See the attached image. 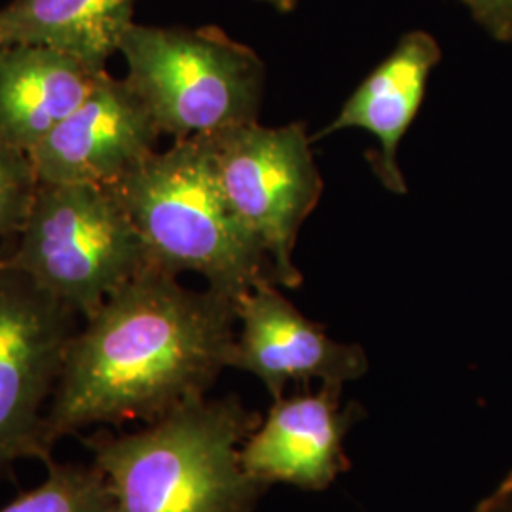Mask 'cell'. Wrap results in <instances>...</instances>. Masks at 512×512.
<instances>
[{"label": "cell", "mask_w": 512, "mask_h": 512, "mask_svg": "<svg viewBox=\"0 0 512 512\" xmlns=\"http://www.w3.org/2000/svg\"><path fill=\"white\" fill-rule=\"evenodd\" d=\"M37 169L29 152L0 137V258L19 238L37 200Z\"/></svg>", "instance_id": "obj_15"}, {"label": "cell", "mask_w": 512, "mask_h": 512, "mask_svg": "<svg viewBox=\"0 0 512 512\" xmlns=\"http://www.w3.org/2000/svg\"><path fill=\"white\" fill-rule=\"evenodd\" d=\"M133 12L135 0H10L0 8V46H44L107 71Z\"/></svg>", "instance_id": "obj_13"}, {"label": "cell", "mask_w": 512, "mask_h": 512, "mask_svg": "<svg viewBox=\"0 0 512 512\" xmlns=\"http://www.w3.org/2000/svg\"><path fill=\"white\" fill-rule=\"evenodd\" d=\"M82 319L148 268L147 251L116 186L40 184L19 238L0 258Z\"/></svg>", "instance_id": "obj_5"}, {"label": "cell", "mask_w": 512, "mask_h": 512, "mask_svg": "<svg viewBox=\"0 0 512 512\" xmlns=\"http://www.w3.org/2000/svg\"><path fill=\"white\" fill-rule=\"evenodd\" d=\"M442 59L439 42L425 31L406 33L395 50L366 76L351 93L338 116L311 137L332 135L344 129H363L378 139V152H368L380 183L393 194H406L399 167V147L418 116L429 76Z\"/></svg>", "instance_id": "obj_11"}, {"label": "cell", "mask_w": 512, "mask_h": 512, "mask_svg": "<svg viewBox=\"0 0 512 512\" xmlns=\"http://www.w3.org/2000/svg\"><path fill=\"white\" fill-rule=\"evenodd\" d=\"M118 54L126 59L129 86L173 141L215 137L258 122L264 61L219 27L133 23Z\"/></svg>", "instance_id": "obj_4"}, {"label": "cell", "mask_w": 512, "mask_h": 512, "mask_svg": "<svg viewBox=\"0 0 512 512\" xmlns=\"http://www.w3.org/2000/svg\"><path fill=\"white\" fill-rule=\"evenodd\" d=\"M162 137L128 80L105 74L84 103L31 150L40 184L116 186Z\"/></svg>", "instance_id": "obj_8"}, {"label": "cell", "mask_w": 512, "mask_h": 512, "mask_svg": "<svg viewBox=\"0 0 512 512\" xmlns=\"http://www.w3.org/2000/svg\"><path fill=\"white\" fill-rule=\"evenodd\" d=\"M473 512H512V469L490 494L476 503Z\"/></svg>", "instance_id": "obj_17"}, {"label": "cell", "mask_w": 512, "mask_h": 512, "mask_svg": "<svg viewBox=\"0 0 512 512\" xmlns=\"http://www.w3.org/2000/svg\"><path fill=\"white\" fill-rule=\"evenodd\" d=\"M236 313L232 368L256 376L274 401L285 395L289 384L344 387L368 370L365 349L332 340L323 325L308 319L272 281L243 294Z\"/></svg>", "instance_id": "obj_9"}, {"label": "cell", "mask_w": 512, "mask_h": 512, "mask_svg": "<svg viewBox=\"0 0 512 512\" xmlns=\"http://www.w3.org/2000/svg\"><path fill=\"white\" fill-rule=\"evenodd\" d=\"M340 385L302 387L279 397L241 446L243 469L264 486L289 484L323 492L349 471L344 440L365 416L361 404L342 408Z\"/></svg>", "instance_id": "obj_10"}, {"label": "cell", "mask_w": 512, "mask_h": 512, "mask_svg": "<svg viewBox=\"0 0 512 512\" xmlns=\"http://www.w3.org/2000/svg\"><path fill=\"white\" fill-rule=\"evenodd\" d=\"M238 397L194 399L135 433L84 444L105 473L114 512H253L268 492L241 465L260 423Z\"/></svg>", "instance_id": "obj_2"}, {"label": "cell", "mask_w": 512, "mask_h": 512, "mask_svg": "<svg viewBox=\"0 0 512 512\" xmlns=\"http://www.w3.org/2000/svg\"><path fill=\"white\" fill-rule=\"evenodd\" d=\"M105 74L44 46H0V137L31 154Z\"/></svg>", "instance_id": "obj_12"}, {"label": "cell", "mask_w": 512, "mask_h": 512, "mask_svg": "<svg viewBox=\"0 0 512 512\" xmlns=\"http://www.w3.org/2000/svg\"><path fill=\"white\" fill-rule=\"evenodd\" d=\"M82 319L29 275L0 262V478L19 459L50 461L44 416Z\"/></svg>", "instance_id": "obj_7"}, {"label": "cell", "mask_w": 512, "mask_h": 512, "mask_svg": "<svg viewBox=\"0 0 512 512\" xmlns=\"http://www.w3.org/2000/svg\"><path fill=\"white\" fill-rule=\"evenodd\" d=\"M48 476L35 490L16 497L0 512H114L105 473L92 463L46 461Z\"/></svg>", "instance_id": "obj_14"}, {"label": "cell", "mask_w": 512, "mask_h": 512, "mask_svg": "<svg viewBox=\"0 0 512 512\" xmlns=\"http://www.w3.org/2000/svg\"><path fill=\"white\" fill-rule=\"evenodd\" d=\"M258 2L270 4L272 8H275L281 14H289V12H293L294 8H296V0H258Z\"/></svg>", "instance_id": "obj_18"}, {"label": "cell", "mask_w": 512, "mask_h": 512, "mask_svg": "<svg viewBox=\"0 0 512 512\" xmlns=\"http://www.w3.org/2000/svg\"><path fill=\"white\" fill-rule=\"evenodd\" d=\"M116 190L143 239L150 268L177 277L202 275L211 291L234 302L260 283H275L270 256L224 196L209 137L156 150Z\"/></svg>", "instance_id": "obj_3"}, {"label": "cell", "mask_w": 512, "mask_h": 512, "mask_svg": "<svg viewBox=\"0 0 512 512\" xmlns=\"http://www.w3.org/2000/svg\"><path fill=\"white\" fill-rule=\"evenodd\" d=\"M84 321L44 416L50 450L92 425L152 423L207 397L238 336L234 300L150 266Z\"/></svg>", "instance_id": "obj_1"}, {"label": "cell", "mask_w": 512, "mask_h": 512, "mask_svg": "<svg viewBox=\"0 0 512 512\" xmlns=\"http://www.w3.org/2000/svg\"><path fill=\"white\" fill-rule=\"evenodd\" d=\"M476 23L497 40L512 42V0H459Z\"/></svg>", "instance_id": "obj_16"}, {"label": "cell", "mask_w": 512, "mask_h": 512, "mask_svg": "<svg viewBox=\"0 0 512 512\" xmlns=\"http://www.w3.org/2000/svg\"><path fill=\"white\" fill-rule=\"evenodd\" d=\"M224 196L274 264L275 283L298 289V230L317 207L323 179L306 126L266 128L258 122L209 137Z\"/></svg>", "instance_id": "obj_6"}]
</instances>
